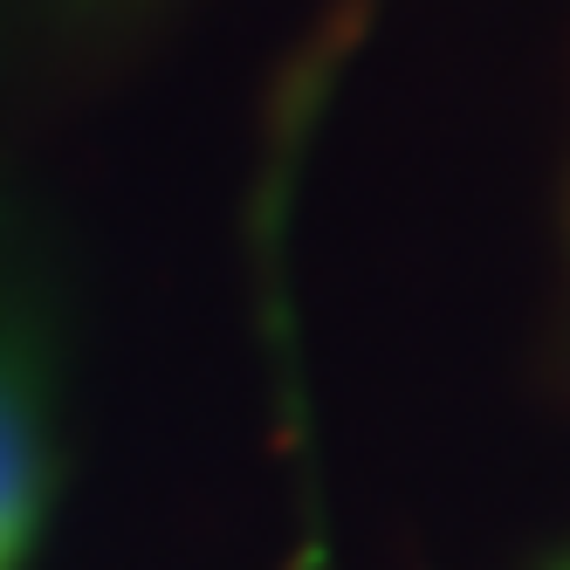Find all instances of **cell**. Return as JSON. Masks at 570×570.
Here are the masks:
<instances>
[{"label": "cell", "mask_w": 570, "mask_h": 570, "mask_svg": "<svg viewBox=\"0 0 570 570\" xmlns=\"http://www.w3.org/2000/svg\"><path fill=\"white\" fill-rule=\"evenodd\" d=\"M42 515V405L14 337H0V570H14Z\"/></svg>", "instance_id": "cell-1"}]
</instances>
